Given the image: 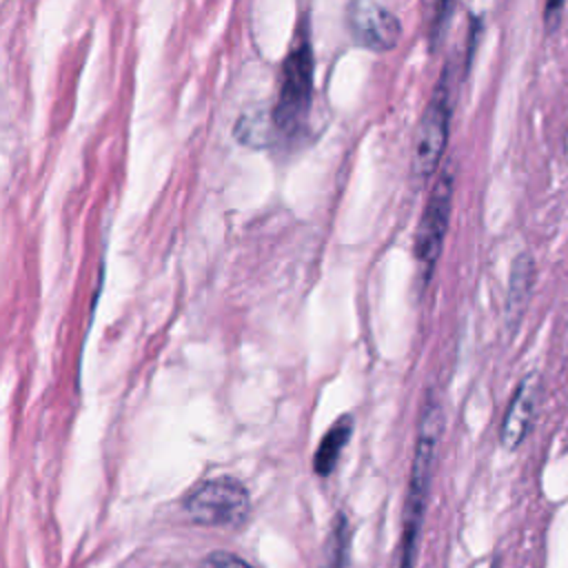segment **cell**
<instances>
[{
    "mask_svg": "<svg viewBox=\"0 0 568 568\" xmlns=\"http://www.w3.org/2000/svg\"><path fill=\"white\" fill-rule=\"evenodd\" d=\"M182 510L197 526L237 528L251 515V495L233 475H217L197 484L182 501Z\"/></svg>",
    "mask_w": 568,
    "mask_h": 568,
    "instance_id": "obj_2",
    "label": "cell"
},
{
    "mask_svg": "<svg viewBox=\"0 0 568 568\" xmlns=\"http://www.w3.org/2000/svg\"><path fill=\"white\" fill-rule=\"evenodd\" d=\"M450 209H453V175L444 171L428 195V202L424 206V213L415 231V262L419 266V277L424 284L430 282L433 268L439 260L448 220H450Z\"/></svg>",
    "mask_w": 568,
    "mask_h": 568,
    "instance_id": "obj_5",
    "label": "cell"
},
{
    "mask_svg": "<svg viewBox=\"0 0 568 568\" xmlns=\"http://www.w3.org/2000/svg\"><path fill=\"white\" fill-rule=\"evenodd\" d=\"M442 433H444L442 404H439V399L428 395V399L424 402V408H422V417H419L415 455H413V466H410V477H408L397 568H415V561H417L422 524H424V513H426V501H428V490H430V481H433V470H435V462H437V448H439Z\"/></svg>",
    "mask_w": 568,
    "mask_h": 568,
    "instance_id": "obj_1",
    "label": "cell"
},
{
    "mask_svg": "<svg viewBox=\"0 0 568 568\" xmlns=\"http://www.w3.org/2000/svg\"><path fill=\"white\" fill-rule=\"evenodd\" d=\"M446 80H448V73H442L439 84L435 87L415 133L413 173L422 180H428L437 171L448 142L450 93H448Z\"/></svg>",
    "mask_w": 568,
    "mask_h": 568,
    "instance_id": "obj_4",
    "label": "cell"
},
{
    "mask_svg": "<svg viewBox=\"0 0 568 568\" xmlns=\"http://www.w3.org/2000/svg\"><path fill=\"white\" fill-rule=\"evenodd\" d=\"M448 2L450 0H435V29H433V38L437 33V27L444 22L446 18V11H448Z\"/></svg>",
    "mask_w": 568,
    "mask_h": 568,
    "instance_id": "obj_13",
    "label": "cell"
},
{
    "mask_svg": "<svg viewBox=\"0 0 568 568\" xmlns=\"http://www.w3.org/2000/svg\"><path fill=\"white\" fill-rule=\"evenodd\" d=\"M561 9H564V0H546V4H544V22H546V31L548 33H552L559 27Z\"/></svg>",
    "mask_w": 568,
    "mask_h": 568,
    "instance_id": "obj_12",
    "label": "cell"
},
{
    "mask_svg": "<svg viewBox=\"0 0 568 568\" xmlns=\"http://www.w3.org/2000/svg\"><path fill=\"white\" fill-rule=\"evenodd\" d=\"M206 566L209 568H253L246 559H242L235 552L229 550H215L206 557Z\"/></svg>",
    "mask_w": 568,
    "mask_h": 568,
    "instance_id": "obj_11",
    "label": "cell"
},
{
    "mask_svg": "<svg viewBox=\"0 0 568 568\" xmlns=\"http://www.w3.org/2000/svg\"><path fill=\"white\" fill-rule=\"evenodd\" d=\"M532 280H535V264H532L530 255H526V253L517 255V260L510 266L508 295H506V317H508L510 328L517 326V322L528 304Z\"/></svg>",
    "mask_w": 568,
    "mask_h": 568,
    "instance_id": "obj_8",
    "label": "cell"
},
{
    "mask_svg": "<svg viewBox=\"0 0 568 568\" xmlns=\"http://www.w3.org/2000/svg\"><path fill=\"white\" fill-rule=\"evenodd\" d=\"M313 95V49L308 38H300L282 69V87L273 109V126L284 135H297L308 120Z\"/></svg>",
    "mask_w": 568,
    "mask_h": 568,
    "instance_id": "obj_3",
    "label": "cell"
},
{
    "mask_svg": "<svg viewBox=\"0 0 568 568\" xmlns=\"http://www.w3.org/2000/svg\"><path fill=\"white\" fill-rule=\"evenodd\" d=\"M353 417L351 415H342L322 437V442L315 448L313 455V470L317 477H328L342 455V450L346 448L351 433H353Z\"/></svg>",
    "mask_w": 568,
    "mask_h": 568,
    "instance_id": "obj_9",
    "label": "cell"
},
{
    "mask_svg": "<svg viewBox=\"0 0 568 568\" xmlns=\"http://www.w3.org/2000/svg\"><path fill=\"white\" fill-rule=\"evenodd\" d=\"M346 27L355 44L375 53L395 49L402 38V24L395 13L375 0H351L346 9Z\"/></svg>",
    "mask_w": 568,
    "mask_h": 568,
    "instance_id": "obj_6",
    "label": "cell"
},
{
    "mask_svg": "<svg viewBox=\"0 0 568 568\" xmlns=\"http://www.w3.org/2000/svg\"><path fill=\"white\" fill-rule=\"evenodd\" d=\"M539 397H541V377L539 373H528L519 382L501 422L499 442L506 450H515L526 439L537 415Z\"/></svg>",
    "mask_w": 568,
    "mask_h": 568,
    "instance_id": "obj_7",
    "label": "cell"
},
{
    "mask_svg": "<svg viewBox=\"0 0 568 568\" xmlns=\"http://www.w3.org/2000/svg\"><path fill=\"white\" fill-rule=\"evenodd\" d=\"M351 552V526L344 513H337L331 521V530L324 541L320 568H348Z\"/></svg>",
    "mask_w": 568,
    "mask_h": 568,
    "instance_id": "obj_10",
    "label": "cell"
}]
</instances>
